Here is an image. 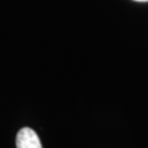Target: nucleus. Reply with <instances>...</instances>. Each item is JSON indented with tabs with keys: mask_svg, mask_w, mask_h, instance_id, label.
I'll return each instance as SVG.
<instances>
[{
	"mask_svg": "<svg viewBox=\"0 0 148 148\" xmlns=\"http://www.w3.org/2000/svg\"><path fill=\"white\" fill-rule=\"evenodd\" d=\"M16 148H43L37 134L30 127L21 128L16 139Z\"/></svg>",
	"mask_w": 148,
	"mask_h": 148,
	"instance_id": "1",
	"label": "nucleus"
},
{
	"mask_svg": "<svg viewBox=\"0 0 148 148\" xmlns=\"http://www.w3.org/2000/svg\"><path fill=\"white\" fill-rule=\"evenodd\" d=\"M134 1H139V2H146L148 0H134Z\"/></svg>",
	"mask_w": 148,
	"mask_h": 148,
	"instance_id": "2",
	"label": "nucleus"
}]
</instances>
